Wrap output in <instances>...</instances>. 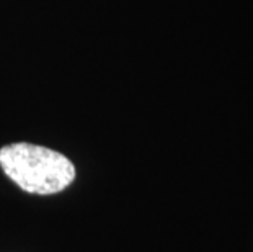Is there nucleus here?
<instances>
[{"mask_svg":"<svg viewBox=\"0 0 253 252\" xmlns=\"http://www.w3.org/2000/svg\"><path fill=\"white\" fill-rule=\"evenodd\" d=\"M0 165L7 177L28 194H57L75 179V167L66 155L30 143L3 146Z\"/></svg>","mask_w":253,"mask_h":252,"instance_id":"nucleus-1","label":"nucleus"}]
</instances>
